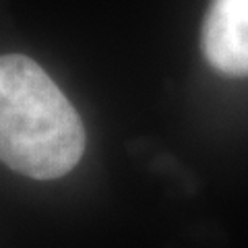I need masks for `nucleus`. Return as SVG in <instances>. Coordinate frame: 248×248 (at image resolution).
<instances>
[{"label": "nucleus", "mask_w": 248, "mask_h": 248, "mask_svg": "<svg viewBox=\"0 0 248 248\" xmlns=\"http://www.w3.org/2000/svg\"><path fill=\"white\" fill-rule=\"evenodd\" d=\"M83 151V122L50 75L21 54L0 56V161L33 180H54Z\"/></svg>", "instance_id": "1"}, {"label": "nucleus", "mask_w": 248, "mask_h": 248, "mask_svg": "<svg viewBox=\"0 0 248 248\" xmlns=\"http://www.w3.org/2000/svg\"><path fill=\"white\" fill-rule=\"evenodd\" d=\"M203 54L223 75H248V0H213L203 25Z\"/></svg>", "instance_id": "2"}]
</instances>
